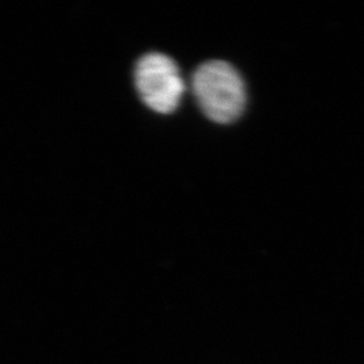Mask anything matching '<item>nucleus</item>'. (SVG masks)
<instances>
[{"instance_id": "nucleus-2", "label": "nucleus", "mask_w": 364, "mask_h": 364, "mask_svg": "<svg viewBox=\"0 0 364 364\" xmlns=\"http://www.w3.org/2000/svg\"><path fill=\"white\" fill-rule=\"evenodd\" d=\"M135 85L144 105L158 114L174 112L185 92L178 65L162 53H149L135 66Z\"/></svg>"}, {"instance_id": "nucleus-1", "label": "nucleus", "mask_w": 364, "mask_h": 364, "mask_svg": "<svg viewBox=\"0 0 364 364\" xmlns=\"http://www.w3.org/2000/svg\"><path fill=\"white\" fill-rule=\"evenodd\" d=\"M192 90L201 111L216 123L230 124L246 108L245 81L225 61H208L198 66L192 76Z\"/></svg>"}]
</instances>
